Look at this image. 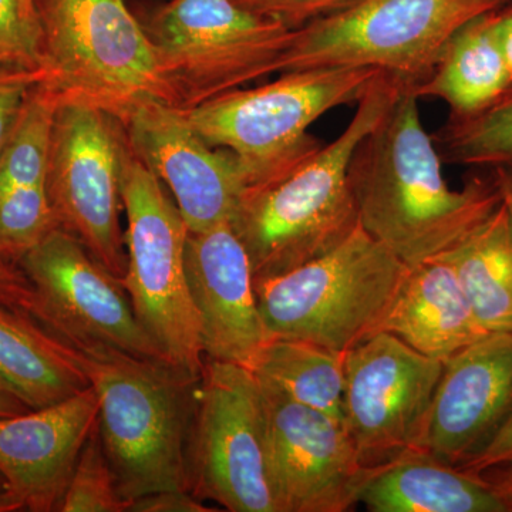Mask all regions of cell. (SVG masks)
<instances>
[{
	"instance_id": "30",
	"label": "cell",
	"mask_w": 512,
	"mask_h": 512,
	"mask_svg": "<svg viewBox=\"0 0 512 512\" xmlns=\"http://www.w3.org/2000/svg\"><path fill=\"white\" fill-rule=\"evenodd\" d=\"M242 8L298 30L315 20L335 15L360 0H235Z\"/></svg>"
},
{
	"instance_id": "29",
	"label": "cell",
	"mask_w": 512,
	"mask_h": 512,
	"mask_svg": "<svg viewBox=\"0 0 512 512\" xmlns=\"http://www.w3.org/2000/svg\"><path fill=\"white\" fill-rule=\"evenodd\" d=\"M0 66L43 70L37 0H0Z\"/></svg>"
},
{
	"instance_id": "8",
	"label": "cell",
	"mask_w": 512,
	"mask_h": 512,
	"mask_svg": "<svg viewBox=\"0 0 512 512\" xmlns=\"http://www.w3.org/2000/svg\"><path fill=\"white\" fill-rule=\"evenodd\" d=\"M121 197L127 218V269L121 284L133 311L168 362L201 376L205 355L200 319L185 271L190 231L161 181L130 146L124 157Z\"/></svg>"
},
{
	"instance_id": "23",
	"label": "cell",
	"mask_w": 512,
	"mask_h": 512,
	"mask_svg": "<svg viewBox=\"0 0 512 512\" xmlns=\"http://www.w3.org/2000/svg\"><path fill=\"white\" fill-rule=\"evenodd\" d=\"M439 256L453 266L481 326L488 333H512V225L503 202Z\"/></svg>"
},
{
	"instance_id": "35",
	"label": "cell",
	"mask_w": 512,
	"mask_h": 512,
	"mask_svg": "<svg viewBox=\"0 0 512 512\" xmlns=\"http://www.w3.org/2000/svg\"><path fill=\"white\" fill-rule=\"evenodd\" d=\"M495 33L512 79V0L495 10Z\"/></svg>"
},
{
	"instance_id": "36",
	"label": "cell",
	"mask_w": 512,
	"mask_h": 512,
	"mask_svg": "<svg viewBox=\"0 0 512 512\" xmlns=\"http://www.w3.org/2000/svg\"><path fill=\"white\" fill-rule=\"evenodd\" d=\"M490 174L494 178V183L500 192L501 202L508 212L512 225V164L491 168Z\"/></svg>"
},
{
	"instance_id": "37",
	"label": "cell",
	"mask_w": 512,
	"mask_h": 512,
	"mask_svg": "<svg viewBox=\"0 0 512 512\" xmlns=\"http://www.w3.org/2000/svg\"><path fill=\"white\" fill-rule=\"evenodd\" d=\"M498 488L500 494L503 495L505 503H507L510 512H512V466L498 468V470L485 473Z\"/></svg>"
},
{
	"instance_id": "5",
	"label": "cell",
	"mask_w": 512,
	"mask_h": 512,
	"mask_svg": "<svg viewBox=\"0 0 512 512\" xmlns=\"http://www.w3.org/2000/svg\"><path fill=\"white\" fill-rule=\"evenodd\" d=\"M383 74L367 67L281 73L275 82L237 89L183 110L212 147L237 157L247 187L291 170L322 148L309 128L323 114L356 104Z\"/></svg>"
},
{
	"instance_id": "40",
	"label": "cell",
	"mask_w": 512,
	"mask_h": 512,
	"mask_svg": "<svg viewBox=\"0 0 512 512\" xmlns=\"http://www.w3.org/2000/svg\"><path fill=\"white\" fill-rule=\"evenodd\" d=\"M8 490V484H6L5 478L0 474V491Z\"/></svg>"
},
{
	"instance_id": "39",
	"label": "cell",
	"mask_w": 512,
	"mask_h": 512,
	"mask_svg": "<svg viewBox=\"0 0 512 512\" xmlns=\"http://www.w3.org/2000/svg\"><path fill=\"white\" fill-rule=\"evenodd\" d=\"M25 510V505L10 490L0 491V512Z\"/></svg>"
},
{
	"instance_id": "26",
	"label": "cell",
	"mask_w": 512,
	"mask_h": 512,
	"mask_svg": "<svg viewBox=\"0 0 512 512\" xmlns=\"http://www.w3.org/2000/svg\"><path fill=\"white\" fill-rule=\"evenodd\" d=\"M433 140L444 164L487 170L511 165L512 86L481 113L450 117Z\"/></svg>"
},
{
	"instance_id": "18",
	"label": "cell",
	"mask_w": 512,
	"mask_h": 512,
	"mask_svg": "<svg viewBox=\"0 0 512 512\" xmlns=\"http://www.w3.org/2000/svg\"><path fill=\"white\" fill-rule=\"evenodd\" d=\"M97 417L92 386L42 409L0 417V474L25 510L57 511Z\"/></svg>"
},
{
	"instance_id": "33",
	"label": "cell",
	"mask_w": 512,
	"mask_h": 512,
	"mask_svg": "<svg viewBox=\"0 0 512 512\" xmlns=\"http://www.w3.org/2000/svg\"><path fill=\"white\" fill-rule=\"evenodd\" d=\"M190 491L163 490L131 501L128 512H215Z\"/></svg>"
},
{
	"instance_id": "38",
	"label": "cell",
	"mask_w": 512,
	"mask_h": 512,
	"mask_svg": "<svg viewBox=\"0 0 512 512\" xmlns=\"http://www.w3.org/2000/svg\"><path fill=\"white\" fill-rule=\"evenodd\" d=\"M29 410V407L16 399L15 396L0 389V417L16 416V414L26 413Z\"/></svg>"
},
{
	"instance_id": "6",
	"label": "cell",
	"mask_w": 512,
	"mask_h": 512,
	"mask_svg": "<svg viewBox=\"0 0 512 512\" xmlns=\"http://www.w3.org/2000/svg\"><path fill=\"white\" fill-rule=\"evenodd\" d=\"M43 83L120 121L147 100L175 106L160 56L127 0H37ZM177 107V106H175Z\"/></svg>"
},
{
	"instance_id": "20",
	"label": "cell",
	"mask_w": 512,
	"mask_h": 512,
	"mask_svg": "<svg viewBox=\"0 0 512 512\" xmlns=\"http://www.w3.org/2000/svg\"><path fill=\"white\" fill-rule=\"evenodd\" d=\"M383 332L441 362L490 335L474 315L453 266L441 256L410 266Z\"/></svg>"
},
{
	"instance_id": "21",
	"label": "cell",
	"mask_w": 512,
	"mask_h": 512,
	"mask_svg": "<svg viewBox=\"0 0 512 512\" xmlns=\"http://www.w3.org/2000/svg\"><path fill=\"white\" fill-rule=\"evenodd\" d=\"M89 386L63 340L30 316L0 308V389L36 410Z\"/></svg>"
},
{
	"instance_id": "16",
	"label": "cell",
	"mask_w": 512,
	"mask_h": 512,
	"mask_svg": "<svg viewBox=\"0 0 512 512\" xmlns=\"http://www.w3.org/2000/svg\"><path fill=\"white\" fill-rule=\"evenodd\" d=\"M511 413L512 333H490L444 360L416 451L463 466Z\"/></svg>"
},
{
	"instance_id": "14",
	"label": "cell",
	"mask_w": 512,
	"mask_h": 512,
	"mask_svg": "<svg viewBox=\"0 0 512 512\" xmlns=\"http://www.w3.org/2000/svg\"><path fill=\"white\" fill-rule=\"evenodd\" d=\"M259 383L268 417L269 466L279 511L346 512L355 508L369 468L363 466L345 424Z\"/></svg>"
},
{
	"instance_id": "17",
	"label": "cell",
	"mask_w": 512,
	"mask_h": 512,
	"mask_svg": "<svg viewBox=\"0 0 512 512\" xmlns=\"http://www.w3.org/2000/svg\"><path fill=\"white\" fill-rule=\"evenodd\" d=\"M185 271L205 357L251 369L269 338L251 261L231 222L188 232Z\"/></svg>"
},
{
	"instance_id": "11",
	"label": "cell",
	"mask_w": 512,
	"mask_h": 512,
	"mask_svg": "<svg viewBox=\"0 0 512 512\" xmlns=\"http://www.w3.org/2000/svg\"><path fill=\"white\" fill-rule=\"evenodd\" d=\"M127 148L119 119L83 101H60L47 171L50 204L57 225L79 239L120 281L127 269L120 225Z\"/></svg>"
},
{
	"instance_id": "15",
	"label": "cell",
	"mask_w": 512,
	"mask_h": 512,
	"mask_svg": "<svg viewBox=\"0 0 512 512\" xmlns=\"http://www.w3.org/2000/svg\"><path fill=\"white\" fill-rule=\"evenodd\" d=\"M121 123L134 156L173 194L188 231L231 222L247 188L234 154L210 146L184 111L165 101H144Z\"/></svg>"
},
{
	"instance_id": "19",
	"label": "cell",
	"mask_w": 512,
	"mask_h": 512,
	"mask_svg": "<svg viewBox=\"0 0 512 512\" xmlns=\"http://www.w3.org/2000/svg\"><path fill=\"white\" fill-rule=\"evenodd\" d=\"M359 503L373 512H510L485 474L451 466L423 451H407L369 468Z\"/></svg>"
},
{
	"instance_id": "4",
	"label": "cell",
	"mask_w": 512,
	"mask_h": 512,
	"mask_svg": "<svg viewBox=\"0 0 512 512\" xmlns=\"http://www.w3.org/2000/svg\"><path fill=\"white\" fill-rule=\"evenodd\" d=\"M409 269L359 225L328 254L255 281L266 335L349 352L383 332Z\"/></svg>"
},
{
	"instance_id": "24",
	"label": "cell",
	"mask_w": 512,
	"mask_h": 512,
	"mask_svg": "<svg viewBox=\"0 0 512 512\" xmlns=\"http://www.w3.org/2000/svg\"><path fill=\"white\" fill-rule=\"evenodd\" d=\"M345 355L296 339H269L251 370L293 402L343 423Z\"/></svg>"
},
{
	"instance_id": "2",
	"label": "cell",
	"mask_w": 512,
	"mask_h": 512,
	"mask_svg": "<svg viewBox=\"0 0 512 512\" xmlns=\"http://www.w3.org/2000/svg\"><path fill=\"white\" fill-rule=\"evenodd\" d=\"M400 89L393 77L380 74L332 143L286 173L245 188L231 224L247 249L254 282L328 254L359 228L350 163Z\"/></svg>"
},
{
	"instance_id": "13",
	"label": "cell",
	"mask_w": 512,
	"mask_h": 512,
	"mask_svg": "<svg viewBox=\"0 0 512 512\" xmlns=\"http://www.w3.org/2000/svg\"><path fill=\"white\" fill-rule=\"evenodd\" d=\"M441 372V360L389 332L346 352L343 424L363 466L417 450Z\"/></svg>"
},
{
	"instance_id": "22",
	"label": "cell",
	"mask_w": 512,
	"mask_h": 512,
	"mask_svg": "<svg viewBox=\"0 0 512 512\" xmlns=\"http://www.w3.org/2000/svg\"><path fill=\"white\" fill-rule=\"evenodd\" d=\"M495 10L471 19L450 37L429 79L412 89L419 99L446 101L451 117H468L508 92L512 79L495 33Z\"/></svg>"
},
{
	"instance_id": "25",
	"label": "cell",
	"mask_w": 512,
	"mask_h": 512,
	"mask_svg": "<svg viewBox=\"0 0 512 512\" xmlns=\"http://www.w3.org/2000/svg\"><path fill=\"white\" fill-rule=\"evenodd\" d=\"M59 103L57 94L43 82L30 93L0 151V192L47 185L53 121Z\"/></svg>"
},
{
	"instance_id": "27",
	"label": "cell",
	"mask_w": 512,
	"mask_h": 512,
	"mask_svg": "<svg viewBox=\"0 0 512 512\" xmlns=\"http://www.w3.org/2000/svg\"><path fill=\"white\" fill-rule=\"evenodd\" d=\"M56 227L47 185L0 192V255L8 261L19 266Z\"/></svg>"
},
{
	"instance_id": "7",
	"label": "cell",
	"mask_w": 512,
	"mask_h": 512,
	"mask_svg": "<svg viewBox=\"0 0 512 512\" xmlns=\"http://www.w3.org/2000/svg\"><path fill=\"white\" fill-rule=\"evenodd\" d=\"M510 0H360L295 30L279 72L367 67L403 86L429 79L450 37Z\"/></svg>"
},
{
	"instance_id": "31",
	"label": "cell",
	"mask_w": 512,
	"mask_h": 512,
	"mask_svg": "<svg viewBox=\"0 0 512 512\" xmlns=\"http://www.w3.org/2000/svg\"><path fill=\"white\" fill-rule=\"evenodd\" d=\"M45 77L43 70L0 66V151L18 123L30 93Z\"/></svg>"
},
{
	"instance_id": "9",
	"label": "cell",
	"mask_w": 512,
	"mask_h": 512,
	"mask_svg": "<svg viewBox=\"0 0 512 512\" xmlns=\"http://www.w3.org/2000/svg\"><path fill=\"white\" fill-rule=\"evenodd\" d=\"M146 29L181 110L278 73L295 36L235 0H170Z\"/></svg>"
},
{
	"instance_id": "32",
	"label": "cell",
	"mask_w": 512,
	"mask_h": 512,
	"mask_svg": "<svg viewBox=\"0 0 512 512\" xmlns=\"http://www.w3.org/2000/svg\"><path fill=\"white\" fill-rule=\"evenodd\" d=\"M0 308L33 318L35 298L22 269L0 255Z\"/></svg>"
},
{
	"instance_id": "34",
	"label": "cell",
	"mask_w": 512,
	"mask_h": 512,
	"mask_svg": "<svg viewBox=\"0 0 512 512\" xmlns=\"http://www.w3.org/2000/svg\"><path fill=\"white\" fill-rule=\"evenodd\" d=\"M510 466H512V413L495 433L490 443L460 468L471 473L485 474Z\"/></svg>"
},
{
	"instance_id": "28",
	"label": "cell",
	"mask_w": 512,
	"mask_h": 512,
	"mask_svg": "<svg viewBox=\"0 0 512 512\" xmlns=\"http://www.w3.org/2000/svg\"><path fill=\"white\" fill-rule=\"evenodd\" d=\"M130 504L121 497L96 424L84 444L57 511L128 512Z\"/></svg>"
},
{
	"instance_id": "12",
	"label": "cell",
	"mask_w": 512,
	"mask_h": 512,
	"mask_svg": "<svg viewBox=\"0 0 512 512\" xmlns=\"http://www.w3.org/2000/svg\"><path fill=\"white\" fill-rule=\"evenodd\" d=\"M19 268L32 286L33 319L57 338L167 360L138 322L120 279L66 229H53Z\"/></svg>"
},
{
	"instance_id": "10",
	"label": "cell",
	"mask_w": 512,
	"mask_h": 512,
	"mask_svg": "<svg viewBox=\"0 0 512 512\" xmlns=\"http://www.w3.org/2000/svg\"><path fill=\"white\" fill-rule=\"evenodd\" d=\"M190 493L231 512H281L264 393L248 367L205 357L190 443Z\"/></svg>"
},
{
	"instance_id": "3",
	"label": "cell",
	"mask_w": 512,
	"mask_h": 512,
	"mask_svg": "<svg viewBox=\"0 0 512 512\" xmlns=\"http://www.w3.org/2000/svg\"><path fill=\"white\" fill-rule=\"evenodd\" d=\"M63 342L99 400L97 429L121 497L131 503L157 491H190L200 376L167 360Z\"/></svg>"
},
{
	"instance_id": "1",
	"label": "cell",
	"mask_w": 512,
	"mask_h": 512,
	"mask_svg": "<svg viewBox=\"0 0 512 512\" xmlns=\"http://www.w3.org/2000/svg\"><path fill=\"white\" fill-rule=\"evenodd\" d=\"M419 100L402 86L349 168L360 227L409 266L456 247L501 204L491 174L451 190Z\"/></svg>"
}]
</instances>
